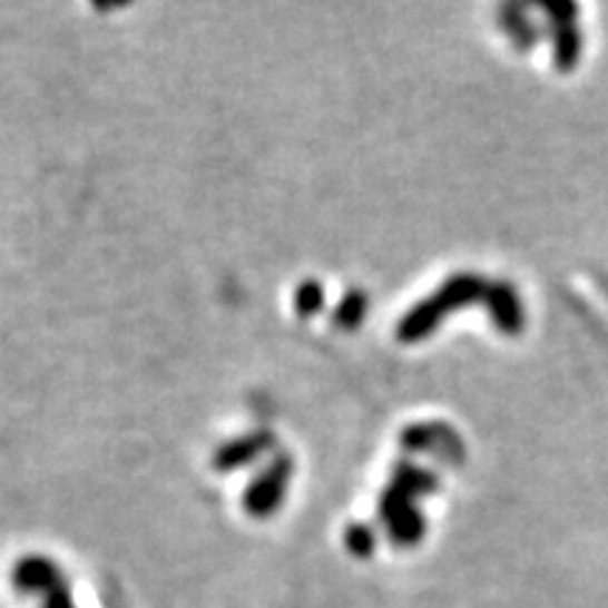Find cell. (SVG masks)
Here are the masks:
<instances>
[{"label": "cell", "mask_w": 608, "mask_h": 608, "mask_svg": "<svg viewBox=\"0 0 608 608\" xmlns=\"http://www.w3.org/2000/svg\"><path fill=\"white\" fill-rule=\"evenodd\" d=\"M350 543H352V549H370V532L366 530H359V527H355V530H350Z\"/></svg>", "instance_id": "5"}, {"label": "cell", "mask_w": 608, "mask_h": 608, "mask_svg": "<svg viewBox=\"0 0 608 608\" xmlns=\"http://www.w3.org/2000/svg\"><path fill=\"white\" fill-rule=\"evenodd\" d=\"M359 304H361V307H364V302H361L359 296H346V302L341 304L339 313H335V322H341V324H346V327H352V324L359 322V316H355V313H359Z\"/></svg>", "instance_id": "4"}, {"label": "cell", "mask_w": 608, "mask_h": 608, "mask_svg": "<svg viewBox=\"0 0 608 608\" xmlns=\"http://www.w3.org/2000/svg\"><path fill=\"white\" fill-rule=\"evenodd\" d=\"M271 442L268 434H254V437H243V440H234L228 445H223L215 457V468L217 471H232V468L245 465V462L257 460L259 451Z\"/></svg>", "instance_id": "2"}, {"label": "cell", "mask_w": 608, "mask_h": 608, "mask_svg": "<svg viewBox=\"0 0 608 608\" xmlns=\"http://www.w3.org/2000/svg\"><path fill=\"white\" fill-rule=\"evenodd\" d=\"M287 479H291V460L280 457L257 482L245 490V510H251L254 516L274 513L287 488Z\"/></svg>", "instance_id": "1"}, {"label": "cell", "mask_w": 608, "mask_h": 608, "mask_svg": "<svg viewBox=\"0 0 608 608\" xmlns=\"http://www.w3.org/2000/svg\"><path fill=\"white\" fill-rule=\"evenodd\" d=\"M322 302H324V293H322V285H316V282H307V285H302V291L296 293V307L302 316L316 313L318 307H322Z\"/></svg>", "instance_id": "3"}]
</instances>
